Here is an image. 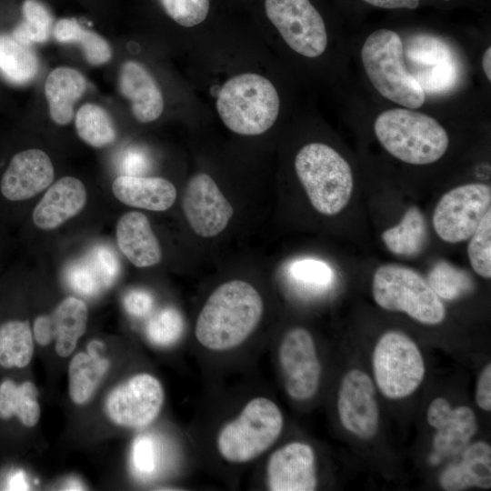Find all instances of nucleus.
Returning <instances> with one entry per match:
<instances>
[{
    "instance_id": "obj_1",
    "label": "nucleus",
    "mask_w": 491,
    "mask_h": 491,
    "mask_svg": "<svg viewBox=\"0 0 491 491\" xmlns=\"http://www.w3.org/2000/svg\"><path fill=\"white\" fill-rule=\"evenodd\" d=\"M263 311V299L252 285L240 279L227 281L206 299L197 316L195 337L212 351L233 349L253 333Z\"/></svg>"
},
{
    "instance_id": "obj_2",
    "label": "nucleus",
    "mask_w": 491,
    "mask_h": 491,
    "mask_svg": "<svg viewBox=\"0 0 491 491\" xmlns=\"http://www.w3.org/2000/svg\"><path fill=\"white\" fill-rule=\"evenodd\" d=\"M376 138L396 158L411 165H428L446 153L449 137L432 116L411 108L381 113L374 125Z\"/></svg>"
},
{
    "instance_id": "obj_3",
    "label": "nucleus",
    "mask_w": 491,
    "mask_h": 491,
    "mask_svg": "<svg viewBox=\"0 0 491 491\" xmlns=\"http://www.w3.org/2000/svg\"><path fill=\"white\" fill-rule=\"evenodd\" d=\"M280 100L274 85L266 77L246 73L229 78L220 89L216 109L231 131L257 135L276 122Z\"/></svg>"
},
{
    "instance_id": "obj_4",
    "label": "nucleus",
    "mask_w": 491,
    "mask_h": 491,
    "mask_svg": "<svg viewBox=\"0 0 491 491\" xmlns=\"http://www.w3.org/2000/svg\"><path fill=\"white\" fill-rule=\"evenodd\" d=\"M295 169L317 212L334 215L348 204L354 186L352 170L331 146L322 143L306 145L296 156Z\"/></svg>"
},
{
    "instance_id": "obj_5",
    "label": "nucleus",
    "mask_w": 491,
    "mask_h": 491,
    "mask_svg": "<svg viewBox=\"0 0 491 491\" xmlns=\"http://www.w3.org/2000/svg\"><path fill=\"white\" fill-rule=\"evenodd\" d=\"M365 71L376 91L385 98L416 109L426 101V94L407 70L403 41L397 33L378 29L371 33L361 49Z\"/></svg>"
},
{
    "instance_id": "obj_6",
    "label": "nucleus",
    "mask_w": 491,
    "mask_h": 491,
    "mask_svg": "<svg viewBox=\"0 0 491 491\" xmlns=\"http://www.w3.org/2000/svg\"><path fill=\"white\" fill-rule=\"evenodd\" d=\"M284 426L281 410L266 397H255L239 416L218 433L217 450L228 463L242 464L265 453L279 437Z\"/></svg>"
},
{
    "instance_id": "obj_7",
    "label": "nucleus",
    "mask_w": 491,
    "mask_h": 491,
    "mask_svg": "<svg viewBox=\"0 0 491 491\" xmlns=\"http://www.w3.org/2000/svg\"><path fill=\"white\" fill-rule=\"evenodd\" d=\"M372 294L381 308L404 312L422 324L437 325L446 317L445 306L428 282L404 266H379L373 276Z\"/></svg>"
},
{
    "instance_id": "obj_8",
    "label": "nucleus",
    "mask_w": 491,
    "mask_h": 491,
    "mask_svg": "<svg viewBox=\"0 0 491 491\" xmlns=\"http://www.w3.org/2000/svg\"><path fill=\"white\" fill-rule=\"evenodd\" d=\"M372 361L376 386L387 398L410 396L424 379L425 364L420 350L403 332L385 333L375 346Z\"/></svg>"
},
{
    "instance_id": "obj_9",
    "label": "nucleus",
    "mask_w": 491,
    "mask_h": 491,
    "mask_svg": "<svg viewBox=\"0 0 491 491\" xmlns=\"http://www.w3.org/2000/svg\"><path fill=\"white\" fill-rule=\"evenodd\" d=\"M403 50L407 70L425 94L442 95L458 85L462 64L444 39L426 34L415 35L403 44Z\"/></svg>"
},
{
    "instance_id": "obj_10",
    "label": "nucleus",
    "mask_w": 491,
    "mask_h": 491,
    "mask_svg": "<svg viewBox=\"0 0 491 491\" xmlns=\"http://www.w3.org/2000/svg\"><path fill=\"white\" fill-rule=\"evenodd\" d=\"M491 211V188L482 183L456 186L439 199L433 214L437 235L447 243L467 240Z\"/></svg>"
},
{
    "instance_id": "obj_11",
    "label": "nucleus",
    "mask_w": 491,
    "mask_h": 491,
    "mask_svg": "<svg viewBox=\"0 0 491 491\" xmlns=\"http://www.w3.org/2000/svg\"><path fill=\"white\" fill-rule=\"evenodd\" d=\"M266 14L295 52L314 58L327 45L325 22L309 0H266Z\"/></svg>"
},
{
    "instance_id": "obj_12",
    "label": "nucleus",
    "mask_w": 491,
    "mask_h": 491,
    "mask_svg": "<svg viewBox=\"0 0 491 491\" xmlns=\"http://www.w3.org/2000/svg\"><path fill=\"white\" fill-rule=\"evenodd\" d=\"M165 400L160 381L147 373L137 374L114 388L105 400L112 422L130 428H143L159 415Z\"/></svg>"
},
{
    "instance_id": "obj_13",
    "label": "nucleus",
    "mask_w": 491,
    "mask_h": 491,
    "mask_svg": "<svg viewBox=\"0 0 491 491\" xmlns=\"http://www.w3.org/2000/svg\"><path fill=\"white\" fill-rule=\"evenodd\" d=\"M278 360L288 396L298 401L313 397L320 385L321 366L311 334L303 327L286 332Z\"/></svg>"
},
{
    "instance_id": "obj_14",
    "label": "nucleus",
    "mask_w": 491,
    "mask_h": 491,
    "mask_svg": "<svg viewBox=\"0 0 491 491\" xmlns=\"http://www.w3.org/2000/svg\"><path fill=\"white\" fill-rule=\"evenodd\" d=\"M182 207L192 230L205 238L222 233L234 214L228 199L205 173L195 174L189 179L183 195Z\"/></svg>"
},
{
    "instance_id": "obj_15",
    "label": "nucleus",
    "mask_w": 491,
    "mask_h": 491,
    "mask_svg": "<svg viewBox=\"0 0 491 491\" xmlns=\"http://www.w3.org/2000/svg\"><path fill=\"white\" fill-rule=\"evenodd\" d=\"M337 411L342 426L361 439H370L379 426L376 389L370 376L360 369H351L340 383Z\"/></svg>"
},
{
    "instance_id": "obj_16",
    "label": "nucleus",
    "mask_w": 491,
    "mask_h": 491,
    "mask_svg": "<svg viewBox=\"0 0 491 491\" xmlns=\"http://www.w3.org/2000/svg\"><path fill=\"white\" fill-rule=\"evenodd\" d=\"M55 170L50 157L43 150L31 148L15 154L0 180V193L10 202H21L49 187Z\"/></svg>"
},
{
    "instance_id": "obj_17",
    "label": "nucleus",
    "mask_w": 491,
    "mask_h": 491,
    "mask_svg": "<svg viewBox=\"0 0 491 491\" xmlns=\"http://www.w3.org/2000/svg\"><path fill=\"white\" fill-rule=\"evenodd\" d=\"M428 424L436 428L430 461L437 463L441 456L457 454L469 443L477 429L474 411L466 406L452 407L444 397L435 398L426 413Z\"/></svg>"
},
{
    "instance_id": "obj_18",
    "label": "nucleus",
    "mask_w": 491,
    "mask_h": 491,
    "mask_svg": "<svg viewBox=\"0 0 491 491\" xmlns=\"http://www.w3.org/2000/svg\"><path fill=\"white\" fill-rule=\"evenodd\" d=\"M266 480L272 491H313L317 486L313 448L292 442L275 451L266 465Z\"/></svg>"
},
{
    "instance_id": "obj_19",
    "label": "nucleus",
    "mask_w": 491,
    "mask_h": 491,
    "mask_svg": "<svg viewBox=\"0 0 491 491\" xmlns=\"http://www.w3.org/2000/svg\"><path fill=\"white\" fill-rule=\"evenodd\" d=\"M87 193L76 177L64 176L51 185L32 213L34 225L53 230L78 215L85 207Z\"/></svg>"
},
{
    "instance_id": "obj_20",
    "label": "nucleus",
    "mask_w": 491,
    "mask_h": 491,
    "mask_svg": "<svg viewBox=\"0 0 491 491\" xmlns=\"http://www.w3.org/2000/svg\"><path fill=\"white\" fill-rule=\"evenodd\" d=\"M121 94L131 102L135 118L143 124L156 120L164 110L161 90L150 72L140 63L127 61L118 77Z\"/></svg>"
},
{
    "instance_id": "obj_21",
    "label": "nucleus",
    "mask_w": 491,
    "mask_h": 491,
    "mask_svg": "<svg viewBox=\"0 0 491 491\" xmlns=\"http://www.w3.org/2000/svg\"><path fill=\"white\" fill-rule=\"evenodd\" d=\"M116 243L125 257L136 267H149L162 259V249L145 215L124 214L116 223Z\"/></svg>"
},
{
    "instance_id": "obj_22",
    "label": "nucleus",
    "mask_w": 491,
    "mask_h": 491,
    "mask_svg": "<svg viewBox=\"0 0 491 491\" xmlns=\"http://www.w3.org/2000/svg\"><path fill=\"white\" fill-rule=\"evenodd\" d=\"M112 191L128 206L155 212L169 209L177 195L175 185L158 176L121 175L114 180Z\"/></svg>"
},
{
    "instance_id": "obj_23",
    "label": "nucleus",
    "mask_w": 491,
    "mask_h": 491,
    "mask_svg": "<svg viewBox=\"0 0 491 491\" xmlns=\"http://www.w3.org/2000/svg\"><path fill=\"white\" fill-rule=\"evenodd\" d=\"M441 487L447 491H460L476 486H491V446L484 441L468 446L460 462L444 469L439 477Z\"/></svg>"
},
{
    "instance_id": "obj_24",
    "label": "nucleus",
    "mask_w": 491,
    "mask_h": 491,
    "mask_svg": "<svg viewBox=\"0 0 491 491\" xmlns=\"http://www.w3.org/2000/svg\"><path fill=\"white\" fill-rule=\"evenodd\" d=\"M86 88L85 76L76 69L60 66L52 70L45 83V95L51 119L59 125L69 124L74 105Z\"/></svg>"
},
{
    "instance_id": "obj_25",
    "label": "nucleus",
    "mask_w": 491,
    "mask_h": 491,
    "mask_svg": "<svg viewBox=\"0 0 491 491\" xmlns=\"http://www.w3.org/2000/svg\"><path fill=\"white\" fill-rule=\"evenodd\" d=\"M103 344L93 341L88 352L76 354L68 367V390L72 401L84 405L95 394L109 368V361L103 357L99 349Z\"/></svg>"
},
{
    "instance_id": "obj_26",
    "label": "nucleus",
    "mask_w": 491,
    "mask_h": 491,
    "mask_svg": "<svg viewBox=\"0 0 491 491\" xmlns=\"http://www.w3.org/2000/svg\"><path fill=\"white\" fill-rule=\"evenodd\" d=\"M55 351L62 357L69 356L85 334L88 319L85 303L76 297L65 298L52 316Z\"/></svg>"
},
{
    "instance_id": "obj_27",
    "label": "nucleus",
    "mask_w": 491,
    "mask_h": 491,
    "mask_svg": "<svg viewBox=\"0 0 491 491\" xmlns=\"http://www.w3.org/2000/svg\"><path fill=\"white\" fill-rule=\"evenodd\" d=\"M39 71V60L30 45L12 35H0V74L9 83L24 85L32 82Z\"/></svg>"
},
{
    "instance_id": "obj_28",
    "label": "nucleus",
    "mask_w": 491,
    "mask_h": 491,
    "mask_svg": "<svg viewBox=\"0 0 491 491\" xmlns=\"http://www.w3.org/2000/svg\"><path fill=\"white\" fill-rule=\"evenodd\" d=\"M382 240L395 255L415 256L419 254L427 240L426 223L420 209L415 205L409 207L396 225L383 232Z\"/></svg>"
},
{
    "instance_id": "obj_29",
    "label": "nucleus",
    "mask_w": 491,
    "mask_h": 491,
    "mask_svg": "<svg viewBox=\"0 0 491 491\" xmlns=\"http://www.w3.org/2000/svg\"><path fill=\"white\" fill-rule=\"evenodd\" d=\"M37 396V389L30 381L16 384L4 380L0 384V418L15 416L25 426H35L40 418Z\"/></svg>"
},
{
    "instance_id": "obj_30",
    "label": "nucleus",
    "mask_w": 491,
    "mask_h": 491,
    "mask_svg": "<svg viewBox=\"0 0 491 491\" xmlns=\"http://www.w3.org/2000/svg\"><path fill=\"white\" fill-rule=\"evenodd\" d=\"M55 40L62 44H77L85 60L92 65H101L112 57L107 41L99 34L83 27L75 19L62 18L53 28Z\"/></svg>"
},
{
    "instance_id": "obj_31",
    "label": "nucleus",
    "mask_w": 491,
    "mask_h": 491,
    "mask_svg": "<svg viewBox=\"0 0 491 491\" xmlns=\"http://www.w3.org/2000/svg\"><path fill=\"white\" fill-rule=\"evenodd\" d=\"M34 342L27 321L9 320L0 326V366L25 367L32 360Z\"/></svg>"
},
{
    "instance_id": "obj_32",
    "label": "nucleus",
    "mask_w": 491,
    "mask_h": 491,
    "mask_svg": "<svg viewBox=\"0 0 491 491\" xmlns=\"http://www.w3.org/2000/svg\"><path fill=\"white\" fill-rule=\"evenodd\" d=\"M75 125L78 136L95 148L108 146L116 138L115 127L110 115L96 104L83 105L76 112Z\"/></svg>"
},
{
    "instance_id": "obj_33",
    "label": "nucleus",
    "mask_w": 491,
    "mask_h": 491,
    "mask_svg": "<svg viewBox=\"0 0 491 491\" xmlns=\"http://www.w3.org/2000/svg\"><path fill=\"white\" fill-rule=\"evenodd\" d=\"M429 286L434 292L446 300H456L474 289L470 275L446 261H438L428 274Z\"/></svg>"
},
{
    "instance_id": "obj_34",
    "label": "nucleus",
    "mask_w": 491,
    "mask_h": 491,
    "mask_svg": "<svg viewBox=\"0 0 491 491\" xmlns=\"http://www.w3.org/2000/svg\"><path fill=\"white\" fill-rule=\"evenodd\" d=\"M23 21L13 30L18 41L30 45L48 40L53 17L47 7L38 0H25L22 7Z\"/></svg>"
},
{
    "instance_id": "obj_35",
    "label": "nucleus",
    "mask_w": 491,
    "mask_h": 491,
    "mask_svg": "<svg viewBox=\"0 0 491 491\" xmlns=\"http://www.w3.org/2000/svg\"><path fill=\"white\" fill-rule=\"evenodd\" d=\"M288 274L296 284L315 292L326 290L334 280L333 269L326 262L315 258L293 261Z\"/></svg>"
},
{
    "instance_id": "obj_36",
    "label": "nucleus",
    "mask_w": 491,
    "mask_h": 491,
    "mask_svg": "<svg viewBox=\"0 0 491 491\" xmlns=\"http://www.w3.org/2000/svg\"><path fill=\"white\" fill-rule=\"evenodd\" d=\"M184 319L175 308L165 307L148 321L145 333L151 343L159 346H168L181 337Z\"/></svg>"
},
{
    "instance_id": "obj_37",
    "label": "nucleus",
    "mask_w": 491,
    "mask_h": 491,
    "mask_svg": "<svg viewBox=\"0 0 491 491\" xmlns=\"http://www.w3.org/2000/svg\"><path fill=\"white\" fill-rule=\"evenodd\" d=\"M467 256L474 271L480 276L491 277V211L481 220L469 237Z\"/></svg>"
},
{
    "instance_id": "obj_38",
    "label": "nucleus",
    "mask_w": 491,
    "mask_h": 491,
    "mask_svg": "<svg viewBox=\"0 0 491 491\" xmlns=\"http://www.w3.org/2000/svg\"><path fill=\"white\" fill-rule=\"evenodd\" d=\"M132 466L141 477H150L157 471L160 461L159 446L149 435L135 438L132 448Z\"/></svg>"
},
{
    "instance_id": "obj_39",
    "label": "nucleus",
    "mask_w": 491,
    "mask_h": 491,
    "mask_svg": "<svg viewBox=\"0 0 491 491\" xmlns=\"http://www.w3.org/2000/svg\"><path fill=\"white\" fill-rule=\"evenodd\" d=\"M165 13L177 24L192 27L202 23L209 12V0H160Z\"/></svg>"
},
{
    "instance_id": "obj_40",
    "label": "nucleus",
    "mask_w": 491,
    "mask_h": 491,
    "mask_svg": "<svg viewBox=\"0 0 491 491\" xmlns=\"http://www.w3.org/2000/svg\"><path fill=\"white\" fill-rule=\"evenodd\" d=\"M66 279L75 292L86 297L95 296L104 289L88 260L72 265L67 270Z\"/></svg>"
},
{
    "instance_id": "obj_41",
    "label": "nucleus",
    "mask_w": 491,
    "mask_h": 491,
    "mask_svg": "<svg viewBox=\"0 0 491 491\" xmlns=\"http://www.w3.org/2000/svg\"><path fill=\"white\" fill-rule=\"evenodd\" d=\"M88 262L95 271L104 288L110 287L120 273L118 258L109 246H97L93 248Z\"/></svg>"
},
{
    "instance_id": "obj_42",
    "label": "nucleus",
    "mask_w": 491,
    "mask_h": 491,
    "mask_svg": "<svg viewBox=\"0 0 491 491\" xmlns=\"http://www.w3.org/2000/svg\"><path fill=\"white\" fill-rule=\"evenodd\" d=\"M124 306L131 316L144 317L151 312L154 306V298L145 290L134 289L125 296Z\"/></svg>"
},
{
    "instance_id": "obj_43",
    "label": "nucleus",
    "mask_w": 491,
    "mask_h": 491,
    "mask_svg": "<svg viewBox=\"0 0 491 491\" xmlns=\"http://www.w3.org/2000/svg\"><path fill=\"white\" fill-rule=\"evenodd\" d=\"M476 402L477 406L485 410H491V365H486L479 375L476 391Z\"/></svg>"
},
{
    "instance_id": "obj_44",
    "label": "nucleus",
    "mask_w": 491,
    "mask_h": 491,
    "mask_svg": "<svg viewBox=\"0 0 491 491\" xmlns=\"http://www.w3.org/2000/svg\"><path fill=\"white\" fill-rule=\"evenodd\" d=\"M35 341L41 346H46L55 338L52 316H40L36 317L33 326Z\"/></svg>"
},
{
    "instance_id": "obj_45",
    "label": "nucleus",
    "mask_w": 491,
    "mask_h": 491,
    "mask_svg": "<svg viewBox=\"0 0 491 491\" xmlns=\"http://www.w3.org/2000/svg\"><path fill=\"white\" fill-rule=\"evenodd\" d=\"M146 159L144 155L136 151L128 152L124 157L122 167L125 175H141L146 168Z\"/></svg>"
},
{
    "instance_id": "obj_46",
    "label": "nucleus",
    "mask_w": 491,
    "mask_h": 491,
    "mask_svg": "<svg viewBox=\"0 0 491 491\" xmlns=\"http://www.w3.org/2000/svg\"><path fill=\"white\" fill-rule=\"evenodd\" d=\"M366 3L384 9L408 8L415 9L419 5L420 0H363Z\"/></svg>"
},
{
    "instance_id": "obj_47",
    "label": "nucleus",
    "mask_w": 491,
    "mask_h": 491,
    "mask_svg": "<svg viewBox=\"0 0 491 491\" xmlns=\"http://www.w3.org/2000/svg\"><path fill=\"white\" fill-rule=\"evenodd\" d=\"M8 489L27 490L29 486L24 473H15L9 480Z\"/></svg>"
},
{
    "instance_id": "obj_48",
    "label": "nucleus",
    "mask_w": 491,
    "mask_h": 491,
    "mask_svg": "<svg viewBox=\"0 0 491 491\" xmlns=\"http://www.w3.org/2000/svg\"><path fill=\"white\" fill-rule=\"evenodd\" d=\"M491 48L488 47L486 49L483 57H482V66L486 75L487 79L491 80Z\"/></svg>"
},
{
    "instance_id": "obj_49",
    "label": "nucleus",
    "mask_w": 491,
    "mask_h": 491,
    "mask_svg": "<svg viewBox=\"0 0 491 491\" xmlns=\"http://www.w3.org/2000/svg\"><path fill=\"white\" fill-rule=\"evenodd\" d=\"M65 487H67L65 489H69V490H82V489H84L83 485L80 484L76 480H69L67 485L65 486Z\"/></svg>"
}]
</instances>
